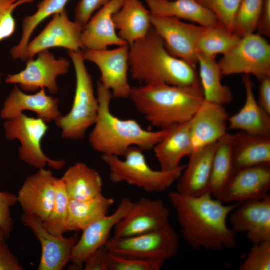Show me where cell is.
Here are the masks:
<instances>
[{"mask_svg": "<svg viewBox=\"0 0 270 270\" xmlns=\"http://www.w3.org/2000/svg\"><path fill=\"white\" fill-rule=\"evenodd\" d=\"M114 202L113 198L102 194L88 200L70 199L67 232L82 231L94 221L108 214Z\"/></svg>", "mask_w": 270, "mask_h": 270, "instance_id": "cell-31", "label": "cell"}, {"mask_svg": "<svg viewBox=\"0 0 270 270\" xmlns=\"http://www.w3.org/2000/svg\"><path fill=\"white\" fill-rule=\"evenodd\" d=\"M229 116L224 106L204 102L190 120L194 151L214 144L227 133Z\"/></svg>", "mask_w": 270, "mask_h": 270, "instance_id": "cell-22", "label": "cell"}, {"mask_svg": "<svg viewBox=\"0 0 270 270\" xmlns=\"http://www.w3.org/2000/svg\"><path fill=\"white\" fill-rule=\"evenodd\" d=\"M168 196L182 236L194 250L218 252L236 247V233L227 219L240 202L224 204L209 192L197 196L170 192Z\"/></svg>", "mask_w": 270, "mask_h": 270, "instance_id": "cell-1", "label": "cell"}, {"mask_svg": "<svg viewBox=\"0 0 270 270\" xmlns=\"http://www.w3.org/2000/svg\"><path fill=\"white\" fill-rule=\"evenodd\" d=\"M150 21L152 27L162 39L167 50L196 68L198 44L206 28L174 18L152 14Z\"/></svg>", "mask_w": 270, "mask_h": 270, "instance_id": "cell-10", "label": "cell"}, {"mask_svg": "<svg viewBox=\"0 0 270 270\" xmlns=\"http://www.w3.org/2000/svg\"><path fill=\"white\" fill-rule=\"evenodd\" d=\"M218 64L222 76L244 74L260 80L270 76V44L258 33L248 34L240 38Z\"/></svg>", "mask_w": 270, "mask_h": 270, "instance_id": "cell-8", "label": "cell"}, {"mask_svg": "<svg viewBox=\"0 0 270 270\" xmlns=\"http://www.w3.org/2000/svg\"><path fill=\"white\" fill-rule=\"evenodd\" d=\"M70 0H42L32 15L26 16L22 21V35L18 44L10 50L14 60H22L33 32L39 25L52 16L64 10Z\"/></svg>", "mask_w": 270, "mask_h": 270, "instance_id": "cell-33", "label": "cell"}, {"mask_svg": "<svg viewBox=\"0 0 270 270\" xmlns=\"http://www.w3.org/2000/svg\"><path fill=\"white\" fill-rule=\"evenodd\" d=\"M18 259L12 254L5 242H0V270H23Z\"/></svg>", "mask_w": 270, "mask_h": 270, "instance_id": "cell-44", "label": "cell"}, {"mask_svg": "<svg viewBox=\"0 0 270 270\" xmlns=\"http://www.w3.org/2000/svg\"><path fill=\"white\" fill-rule=\"evenodd\" d=\"M270 164L244 168L234 173L219 200L230 204L270 195Z\"/></svg>", "mask_w": 270, "mask_h": 270, "instance_id": "cell-19", "label": "cell"}, {"mask_svg": "<svg viewBox=\"0 0 270 270\" xmlns=\"http://www.w3.org/2000/svg\"><path fill=\"white\" fill-rule=\"evenodd\" d=\"M106 262L108 270H160L165 262L123 256L108 250Z\"/></svg>", "mask_w": 270, "mask_h": 270, "instance_id": "cell-37", "label": "cell"}, {"mask_svg": "<svg viewBox=\"0 0 270 270\" xmlns=\"http://www.w3.org/2000/svg\"><path fill=\"white\" fill-rule=\"evenodd\" d=\"M178 234L170 224L156 230L130 237L110 238L105 248L110 252L146 260L166 261L178 249Z\"/></svg>", "mask_w": 270, "mask_h": 270, "instance_id": "cell-9", "label": "cell"}, {"mask_svg": "<svg viewBox=\"0 0 270 270\" xmlns=\"http://www.w3.org/2000/svg\"><path fill=\"white\" fill-rule=\"evenodd\" d=\"M126 0H110L92 16L82 32L84 50H104L112 46L128 44L119 37L113 20Z\"/></svg>", "mask_w": 270, "mask_h": 270, "instance_id": "cell-20", "label": "cell"}, {"mask_svg": "<svg viewBox=\"0 0 270 270\" xmlns=\"http://www.w3.org/2000/svg\"><path fill=\"white\" fill-rule=\"evenodd\" d=\"M61 179L70 200H88L102 194L100 175L85 163H76L67 170Z\"/></svg>", "mask_w": 270, "mask_h": 270, "instance_id": "cell-29", "label": "cell"}, {"mask_svg": "<svg viewBox=\"0 0 270 270\" xmlns=\"http://www.w3.org/2000/svg\"><path fill=\"white\" fill-rule=\"evenodd\" d=\"M240 39V37L218 21L214 26L206 28L198 44V52L212 57L219 54L224 55L234 48Z\"/></svg>", "mask_w": 270, "mask_h": 270, "instance_id": "cell-34", "label": "cell"}, {"mask_svg": "<svg viewBox=\"0 0 270 270\" xmlns=\"http://www.w3.org/2000/svg\"><path fill=\"white\" fill-rule=\"evenodd\" d=\"M22 224L32 230L39 240L42 255L38 270H62L70 262L72 248L78 239L76 235L66 238L52 234L44 226L42 220L34 216L23 214Z\"/></svg>", "mask_w": 270, "mask_h": 270, "instance_id": "cell-18", "label": "cell"}, {"mask_svg": "<svg viewBox=\"0 0 270 270\" xmlns=\"http://www.w3.org/2000/svg\"><path fill=\"white\" fill-rule=\"evenodd\" d=\"M198 66L200 82L204 100L223 106L233 100L230 88L222 82V76L216 57L198 52Z\"/></svg>", "mask_w": 270, "mask_h": 270, "instance_id": "cell-30", "label": "cell"}, {"mask_svg": "<svg viewBox=\"0 0 270 270\" xmlns=\"http://www.w3.org/2000/svg\"><path fill=\"white\" fill-rule=\"evenodd\" d=\"M3 127L8 140H17L20 142L18 156L24 162L38 170L44 168L46 166L55 170L64 167V160L50 158L42 150V142L48 129L47 123L42 119L22 113L6 120Z\"/></svg>", "mask_w": 270, "mask_h": 270, "instance_id": "cell-7", "label": "cell"}, {"mask_svg": "<svg viewBox=\"0 0 270 270\" xmlns=\"http://www.w3.org/2000/svg\"><path fill=\"white\" fill-rule=\"evenodd\" d=\"M34 0H0V42L10 38L15 32L16 23L12 14L21 5ZM0 73V84L2 82Z\"/></svg>", "mask_w": 270, "mask_h": 270, "instance_id": "cell-39", "label": "cell"}, {"mask_svg": "<svg viewBox=\"0 0 270 270\" xmlns=\"http://www.w3.org/2000/svg\"><path fill=\"white\" fill-rule=\"evenodd\" d=\"M264 0H242L236 12L233 32L242 38L254 32Z\"/></svg>", "mask_w": 270, "mask_h": 270, "instance_id": "cell-36", "label": "cell"}, {"mask_svg": "<svg viewBox=\"0 0 270 270\" xmlns=\"http://www.w3.org/2000/svg\"><path fill=\"white\" fill-rule=\"evenodd\" d=\"M128 44L112 50H82L85 60L94 64L100 72L99 81L116 98H130L132 87L128 81Z\"/></svg>", "mask_w": 270, "mask_h": 270, "instance_id": "cell-12", "label": "cell"}, {"mask_svg": "<svg viewBox=\"0 0 270 270\" xmlns=\"http://www.w3.org/2000/svg\"><path fill=\"white\" fill-rule=\"evenodd\" d=\"M107 250L105 246L100 248L90 254L86 259L84 270H108L106 262Z\"/></svg>", "mask_w": 270, "mask_h": 270, "instance_id": "cell-43", "label": "cell"}, {"mask_svg": "<svg viewBox=\"0 0 270 270\" xmlns=\"http://www.w3.org/2000/svg\"><path fill=\"white\" fill-rule=\"evenodd\" d=\"M96 96L98 110L88 140L92 148L102 155L124 156L134 146L143 150L153 149L166 134L167 129L148 130L135 120L115 116L110 108L112 92L100 81Z\"/></svg>", "mask_w": 270, "mask_h": 270, "instance_id": "cell-2", "label": "cell"}, {"mask_svg": "<svg viewBox=\"0 0 270 270\" xmlns=\"http://www.w3.org/2000/svg\"><path fill=\"white\" fill-rule=\"evenodd\" d=\"M242 82L246 90V100L239 112L229 116L228 128L270 138V114L258 104L250 76L244 75Z\"/></svg>", "mask_w": 270, "mask_h": 270, "instance_id": "cell-23", "label": "cell"}, {"mask_svg": "<svg viewBox=\"0 0 270 270\" xmlns=\"http://www.w3.org/2000/svg\"><path fill=\"white\" fill-rule=\"evenodd\" d=\"M256 30L260 35L270 37V0H264Z\"/></svg>", "mask_w": 270, "mask_h": 270, "instance_id": "cell-45", "label": "cell"}, {"mask_svg": "<svg viewBox=\"0 0 270 270\" xmlns=\"http://www.w3.org/2000/svg\"><path fill=\"white\" fill-rule=\"evenodd\" d=\"M217 142L194 150L178 180L177 192L197 196L208 192Z\"/></svg>", "mask_w": 270, "mask_h": 270, "instance_id": "cell-24", "label": "cell"}, {"mask_svg": "<svg viewBox=\"0 0 270 270\" xmlns=\"http://www.w3.org/2000/svg\"><path fill=\"white\" fill-rule=\"evenodd\" d=\"M70 198L61 178H58L54 203L48 217L43 222L45 228L54 236L67 232V218Z\"/></svg>", "mask_w": 270, "mask_h": 270, "instance_id": "cell-35", "label": "cell"}, {"mask_svg": "<svg viewBox=\"0 0 270 270\" xmlns=\"http://www.w3.org/2000/svg\"><path fill=\"white\" fill-rule=\"evenodd\" d=\"M134 202L123 198L116 210L94 221L84 230L72 251L70 270H82L86 258L98 249L105 246L110 238L111 231L131 208Z\"/></svg>", "mask_w": 270, "mask_h": 270, "instance_id": "cell-14", "label": "cell"}, {"mask_svg": "<svg viewBox=\"0 0 270 270\" xmlns=\"http://www.w3.org/2000/svg\"><path fill=\"white\" fill-rule=\"evenodd\" d=\"M229 216L231 228L252 244L270 241V195L240 202Z\"/></svg>", "mask_w": 270, "mask_h": 270, "instance_id": "cell-17", "label": "cell"}, {"mask_svg": "<svg viewBox=\"0 0 270 270\" xmlns=\"http://www.w3.org/2000/svg\"><path fill=\"white\" fill-rule=\"evenodd\" d=\"M110 0H80L74 10V20L82 28L94 12L106 4Z\"/></svg>", "mask_w": 270, "mask_h": 270, "instance_id": "cell-42", "label": "cell"}, {"mask_svg": "<svg viewBox=\"0 0 270 270\" xmlns=\"http://www.w3.org/2000/svg\"><path fill=\"white\" fill-rule=\"evenodd\" d=\"M6 238L0 226V242H4L6 241Z\"/></svg>", "mask_w": 270, "mask_h": 270, "instance_id": "cell-47", "label": "cell"}, {"mask_svg": "<svg viewBox=\"0 0 270 270\" xmlns=\"http://www.w3.org/2000/svg\"><path fill=\"white\" fill-rule=\"evenodd\" d=\"M170 211L161 200L142 198L134 202L116 225L114 236L126 238L149 232L169 224Z\"/></svg>", "mask_w": 270, "mask_h": 270, "instance_id": "cell-15", "label": "cell"}, {"mask_svg": "<svg viewBox=\"0 0 270 270\" xmlns=\"http://www.w3.org/2000/svg\"><path fill=\"white\" fill-rule=\"evenodd\" d=\"M26 68L20 72L8 74L5 82L18 85L24 92H36L46 88L51 94L58 91L56 82L58 76L66 74L69 70L70 62L64 58H56L49 50L42 51L36 58L26 61Z\"/></svg>", "mask_w": 270, "mask_h": 270, "instance_id": "cell-11", "label": "cell"}, {"mask_svg": "<svg viewBox=\"0 0 270 270\" xmlns=\"http://www.w3.org/2000/svg\"><path fill=\"white\" fill-rule=\"evenodd\" d=\"M129 46V72L133 80L144 84L161 82L201 88L196 68L171 54L152 27Z\"/></svg>", "mask_w": 270, "mask_h": 270, "instance_id": "cell-4", "label": "cell"}, {"mask_svg": "<svg viewBox=\"0 0 270 270\" xmlns=\"http://www.w3.org/2000/svg\"><path fill=\"white\" fill-rule=\"evenodd\" d=\"M144 151L132 147L124 160L114 156L102 155V160L108 167L110 181L126 182L148 192H162L178 181L186 165L170 170H155L148 165Z\"/></svg>", "mask_w": 270, "mask_h": 270, "instance_id": "cell-6", "label": "cell"}, {"mask_svg": "<svg viewBox=\"0 0 270 270\" xmlns=\"http://www.w3.org/2000/svg\"><path fill=\"white\" fill-rule=\"evenodd\" d=\"M57 178L44 168L29 176L18 191V202L24 214L46 219L54 201Z\"/></svg>", "mask_w": 270, "mask_h": 270, "instance_id": "cell-16", "label": "cell"}, {"mask_svg": "<svg viewBox=\"0 0 270 270\" xmlns=\"http://www.w3.org/2000/svg\"><path fill=\"white\" fill-rule=\"evenodd\" d=\"M150 14L140 0H126L113 16L119 37L128 45L144 38L152 28Z\"/></svg>", "mask_w": 270, "mask_h": 270, "instance_id": "cell-26", "label": "cell"}, {"mask_svg": "<svg viewBox=\"0 0 270 270\" xmlns=\"http://www.w3.org/2000/svg\"><path fill=\"white\" fill-rule=\"evenodd\" d=\"M231 150L234 171L270 164V138L240 131L231 134Z\"/></svg>", "mask_w": 270, "mask_h": 270, "instance_id": "cell-28", "label": "cell"}, {"mask_svg": "<svg viewBox=\"0 0 270 270\" xmlns=\"http://www.w3.org/2000/svg\"><path fill=\"white\" fill-rule=\"evenodd\" d=\"M150 13L172 17L209 28L218 20L209 9L197 0H145Z\"/></svg>", "mask_w": 270, "mask_h": 270, "instance_id": "cell-27", "label": "cell"}, {"mask_svg": "<svg viewBox=\"0 0 270 270\" xmlns=\"http://www.w3.org/2000/svg\"><path fill=\"white\" fill-rule=\"evenodd\" d=\"M153 150L161 170H170L179 167L182 160L194 151L190 120L167 129L164 137Z\"/></svg>", "mask_w": 270, "mask_h": 270, "instance_id": "cell-25", "label": "cell"}, {"mask_svg": "<svg viewBox=\"0 0 270 270\" xmlns=\"http://www.w3.org/2000/svg\"><path fill=\"white\" fill-rule=\"evenodd\" d=\"M83 28L68 18L66 10L54 16L44 29L28 44L22 60L34 58L38 53L60 48L68 51L84 50L81 40Z\"/></svg>", "mask_w": 270, "mask_h": 270, "instance_id": "cell-13", "label": "cell"}, {"mask_svg": "<svg viewBox=\"0 0 270 270\" xmlns=\"http://www.w3.org/2000/svg\"><path fill=\"white\" fill-rule=\"evenodd\" d=\"M240 270H270V241L253 244Z\"/></svg>", "mask_w": 270, "mask_h": 270, "instance_id": "cell-40", "label": "cell"}, {"mask_svg": "<svg viewBox=\"0 0 270 270\" xmlns=\"http://www.w3.org/2000/svg\"><path fill=\"white\" fill-rule=\"evenodd\" d=\"M234 172L231 150V134L228 132L217 142L208 192L219 199Z\"/></svg>", "mask_w": 270, "mask_h": 270, "instance_id": "cell-32", "label": "cell"}, {"mask_svg": "<svg viewBox=\"0 0 270 270\" xmlns=\"http://www.w3.org/2000/svg\"><path fill=\"white\" fill-rule=\"evenodd\" d=\"M59 104L58 98L47 94L44 88L34 94H28L15 85L4 102L0 116L7 120L24 111H30L47 124L55 122L62 116Z\"/></svg>", "mask_w": 270, "mask_h": 270, "instance_id": "cell-21", "label": "cell"}, {"mask_svg": "<svg viewBox=\"0 0 270 270\" xmlns=\"http://www.w3.org/2000/svg\"><path fill=\"white\" fill-rule=\"evenodd\" d=\"M18 202L17 196L6 191L0 190V226L6 238L14 228V220L10 208Z\"/></svg>", "mask_w": 270, "mask_h": 270, "instance_id": "cell-41", "label": "cell"}, {"mask_svg": "<svg viewBox=\"0 0 270 270\" xmlns=\"http://www.w3.org/2000/svg\"><path fill=\"white\" fill-rule=\"evenodd\" d=\"M209 9L230 31L233 32L234 17L242 0H197Z\"/></svg>", "mask_w": 270, "mask_h": 270, "instance_id": "cell-38", "label": "cell"}, {"mask_svg": "<svg viewBox=\"0 0 270 270\" xmlns=\"http://www.w3.org/2000/svg\"><path fill=\"white\" fill-rule=\"evenodd\" d=\"M129 98L144 119L159 130L190 120L204 101L202 88L161 82L132 87Z\"/></svg>", "mask_w": 270, "mask_h": 270, "instance_id": "cell-3", "label": "cell"}, {"mask_svg": "<svg viewBox=\"0 0 270 270\" xmlns=\"http://www.w3.org/2000/svg\"><path fill=\"white\" fill-rule=\"evenodd\" d=\"M82 50L68 52L75 72L74 96L68 113L55 122L61 130L62 137L70 140L84 139L86 131L94 126L98 110V99Z\"/></svg>", "mask_w": 270, "mask_h": 270, "instance_id": "cell-5", "label": "cell"}, {"mask_svg": "<svg viewBox=\"0 0 270 270\" xmlns=\"http://www.w3.org/2000/svg\"><path fill=\"white\" fill-rule=\"evenodd\" d=\"M260 81V84L257 102L259 106L270 114V76Z\"/></svg>", "mask_w": 270, "mask_h": 270, "instance_id": "cell-46", "label": "cell"}]
</instances>
